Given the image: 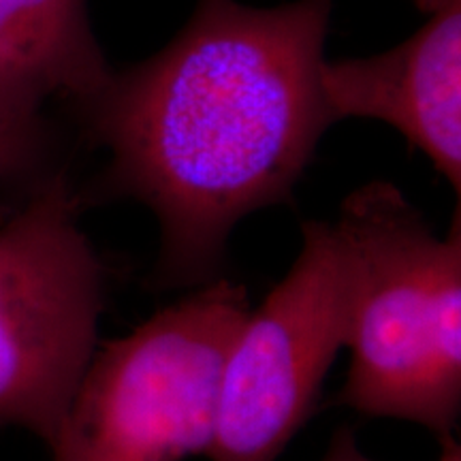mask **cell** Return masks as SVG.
Segmentation results:
<instances>
[{
	"mask_svg": "<svg viewBox=\"0 0 461 461\" xmlns=\"http://www.w3.org/2000/svg\"><path fill=\"white\" fill-rule=\"evenodd\" d=\"M112 75L88 0H0V113L39 115L51 96L92 103Z\"/></svg>",
	"mask_w": 461,
	"mask_h": 461,
	"instance_id": "obj_7",
	"label": "cell"
},
{
	"mask_svg": "<svg viewBox=\"0 0 461 461\" xmlns=\"http://www.w3.org/2000/svg\"><path fill=\"white\" fill-rule=\"evenodd\" d=\"M248 312L244 286L212 280L99 346L48 447L51 461L207 455L222 363Z\"/></svg>",
	"mask_w": 461,
	"mask_h": 461,
	"instance_id": "obj_3",
	"label": "cell"
},
{
	"mask_svg": "<svg viewBox=\"0 0 461 461\" xmlns=\"http://www.w3.org/2000/svg\"><path fill=\"white\" fill-rule=\"evenodd\" d=\"M438 461H461V447L453 440V438L451 440L442 442V453Z\"/></svg>",
	"mask_w": 461,
	"mask_h": 461,
	"instance_id": "obj_10",
	"label": "cell"
},
{
	"mask_svg": "<svg viewBox=\"0 0 461 461\" xmlns=\"http://www.w3.org/2000/svg\"><path fill=\"white\" fill-rule=\"evenodd\" d=\"M333 230L350 308L336 406L451 440L461 412L459 214L436 238L393 184L372 182L346 197Z\"/></svg>",
	"mask_w": 461,
	"mask_h": 461,
	"instance_id": "obj_2",
	"label": "cell"
},
{
	"mask_svg": "<svg viewBox=\"0 0 461 461\" xmlns=\"http://www.w3.org/2000/svg\"><path fill=\"white\" fill-rule=\"evenodd\" d=\"M285 280L250 308L218 380L212 461H276L314 412L348 339V280L333 224L310 221Z\"/></svg>",
	"mask_w": 461,
	"mask_h": 461,
	"instance_id": "obj_5",
	"label": "cell"
},
{
	"mask_svg": "<svg viewBox=\"0 0 461 461\" xmlns=\"http://www.w3.org/2000/svg\"><path fill=\"white\" fill-rule=\"evenodd\" d=\"M43 143L39 115L0 113V180L22 176L37 167Z\"/></svg>",
	"mask_w": 461,
	"mask_h": 461,
	"instance_id": "obj_8",
	"label": "cell"
},
{
	"mask_svg": "<svg viewBox=\"0 0 461 461\" xmlns=\"http://www.w3.org/2000/svg\"><path fill=\"white\" fill-rule=\"evenodd\" d=\"M321 88L331 118L387 122L461 190V0H442L397 48L327 62Z\"/></svg>",
	"mask_w": 461,
	"mask_h": 461,
	"instance_id": "obj_6",
	"label": "cell"
},
{
	"mask_svg": "<svg viewBox=\"0 0 461 461\" xmlns=\"http://www.w3.org/2000/svg\"><path fill=\"white\" fill-rule=\"evenodd\" d=\"M425 3H428V5H429V7H431V9H434V7H438V5H440V3H442V0H425Z\"/></svg>",
	"mask_w": 461,
	"mask_h": 461,
	"instance_id": "obj_11",
	"label": "cell"
},
{
	"mask_svg": "<svg viewBox=\"0 0 461 461\" xmlns=\"http://www.w3.org/2000/svg\"><path fill=\"white\" fill-rule=\"evenodd\" d=\"M321 461H374L361 451L357 445V438L350 429H339L336 436L331 438V445L327 448L325 457Z\"/></svg>",
	"mask_w": 461,
	"mask_h": 461,
	"instance_id": "obj_9",
	"label": "cell"
},
{
	"mask_svg": "<svg viewBox=\"0 0 461 461\" xmlns=\"http://www.w3.org/2000/svg\"><path fill=\"white\" fill-rule=\"evenodd\" d=\"M331 7L199 0L163 51L90 103L112 149L105 188L158 218L163 285L214 280L235 224L288 199L333 122L321 88Z\"/></svg>",
	"mask_w": 461,
	"mask_h": 461,
	"instance_id": "obj_1",
	"label": "cell"
},
{
	"mask_svg": "<svg viewBox=\"0 0 461 461\" xmlns=\"http://www.w3.org/2000/svg\"><path fill=\"white\" fill-rule=\"evenodd\" d=\"M65 176L0 224V428L54 440L99 348L105 274Z\"/></svg>",
	"mask_w": 461,
	"mask_h": 461,
	"instance_id": "obj_4",
	"label": "cell"
}]
</instances>
